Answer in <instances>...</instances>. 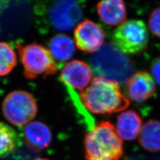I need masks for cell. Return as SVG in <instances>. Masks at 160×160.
Returning a JSON list of instances; mask_svg holds the SVG:
<instances>
[{
    "label": "cell",
    "instance_id": "cell-13",
    "mask_svg": "<svg viewBox=\"0 0 160 160\" xmlns=\"http://www.w3.org/2000/svg\"><path fill=\"white\" fill-rule=\"evenodd\" d=\"M142 128V118L133 110H128L118 116L117 132L121 139L128 141L136 139L140 134Z\"/></svg>",
    "mask_w": 160,
    "mask_h": 160
},
{
    "label": "cell",
    "instance_id": "cell-20",
    "mask_svg": "<svg viewBox=\"0 0 160 160\" xmlns=\"http://www.w3.org/2000/svg\"><path fill=\"white\" fill-rule=\"evenodd\" d=\"M34 160H49V159H45V158H38V159H36Z\"/></svg>",
    "mask_w": 160,
    "mask_h": 160
},
{
    "label": "cell",
    "instance_id": "cell-14",
    "mask_svg": "<svg viewBox=\"0 0 160 160\" xmlns=\"http://www.w3.org/2000/svg\"><path fill=\"white\" fill-rule=\"evenodd\" d=\"M48 46L55 60L60 62L71 59L76 51L74 42L64 33H59L53 36L49 40Z\"/></svg>",
    "mask_w": 160,
    "mask_h": 160
},
{
    "label": "cell",
    "instance_id": "cell-12",
    "mask_svg": "<svg viewBox=\"0 0 160 160\" xmlns=\"http://www.w3.org/2000/svg\"><path fill=\"white\" fill-rule=\"evenodd\" d=\"M96 10L100 19L109 26H119L126 20L127 9L123 0H100Z\"/></svg>",
    "mask_w": 160,
    "mask_h": 160
},
{
    "label": "cell",
    "instance_id": "cell-8",
    "mask_svg": "<svg viewBox=\"0 0 160 160\" xmlns=\"http://www.w3.org/2000/svg\"><path fill=\"white\" fill-rule=\"evenodd\" d=\"M74 43L81 51L93 53L102 48L106 33L98 23L92 20L85 19L79 22L74 29Z\"/></svg>",
    "mask_w": 160,
    "mask_h": 160
},
{
    "label": "cell",
    "instance_id": "cell-2",
    "mask_svg": "<svg viewBox=\"0 0 160 160\" xmlns=\"http://www.w3.org/2000/svg\"><path fill=\"white\" fill-rule=\"evenodd\" d=\"M86 160H120L123 156L122 139L108 121H102L86 133L84 138Z\"/></svg>",
    "mask_w": 160,
    "mask_h": 160
},
{
    "label": "cell",
    "instance_id": "cell-11",
    "mask_svg": "<svg viewBox=\"0 0 160 160\" xmlns=\"http://www.w3.org/2000/svg\"><path fill=\"white\" fill-rule=\"evenodd\" d=\"M23 138L29 149L38 152L49 146L52 141V133L46 123L34 121L25 126Z\"/></svg>",
    "mask_w": 160,
    "mask_h": 160
},
{
    "label": "cell",
    "instance_id": "cell-4",
    "mask_svg": "<svg viewBox=\"0 0 160 160\" xmlns=\"http://www.w3.org/2000/svg\"><path fill=\"white\" fill-rule=\"evenodd\" d=\"M17 48L26 79L45 78L56 73L58 69L57 62L46 47L32 42L24 46L18 44Z\"/></svg>",
    "mask_w": 160,
    "mask_h": 160
},
{
    "label": "cell",
    "instance_id": "cell-6",
    "mask_svg": "<svg viewBox=\"0 0 160 160\" xmlns=\"http://www.w3.org/2000/svg\"><path fill=\"white\" fill-rule=\"evenodd\" d=\"M2 112L9 123L16 126H24L36 116V100L26 91L16 90L5 98L2 103Z\"/></svg>",
    "mask_w": 160,
    "mask_h": 160
},
{
    "label": "cell",
    "instance_id": "cell-19",
    "mask_svg": "<svg viewBox=\"0 0 160 160\" xmlns=\"http://www.w3.org/2000/svg\"><path fill=\"white\" fill-rule=\"evenodd\" d=\"M151 72L153 78L160 86V58H156L152 63Z\"/></svg>",
    "mask_w": 160,
    "mask_h": 160
},
{
    "label": "cell",
    "instance_id": "cell-18",
    "mask_svg": "<svg viewBox=\"0 0 160 160\" xmlns=\"http://www.w3.org/2000/svg\"><path fill=\"white\" fill-rule=\"evenodd\" d=\"M148 23L150 32L160 38V7L155 9L150 14Z\"/></svg>",
    "mask_w": 160,
    "mask_h": 160
},
{
    "label": "cell",
    "instance_id": "cell-16",
    "mask_svg": "<svg viewBox=\"0 0 160 160\" xmlns=\"http://www.w3.org/2000/svg\"><path fill=\"white\" fill-rule=\"evenodd\" d=\"M18 137L9 125L0 122V158L7 157L18 147Z\"/></svg>",
    "mask_w": 160,
    "mask_h": 160
},
{
    "label": "cell",
    "instance_id": "cell-5",
    "mask_svg": "<svg viewBox=\"0 0 160 160\" xmlns=\"http://www.w3.org/2000/svg\"><path fill=\"white\" fill-rule=\"evenodd\" d=\"M113 44L125 54H138L148 47L149 32L142 20L130 19L119 26L113 33Z\"/></svg>",
    "mask_w": 160,
    "mask_h": 160
},
{
    "label": "cell",
    "instance_id": "cell-15",
    "mask_svg": "<svg viewBox=\"0 0 160 160\" xmlns=\"http://www.w3.org/2000/svg\"><path fill=\"white\" fill-rule=\"evenodd\" d=\"M139 142L147 151L160 152V122L150 120L145 123L139 134Z\"/></svg>",
    "mask_w": 160,
    "mask_h": 160
},
{
    "label": "cell",
    "instance_id": "cell-7",
    "mask_svg": "<svg viewBox=\"0 0 160 160\" xmlns=\"http://www.w3.org/2000/svg\"><path fill=\"white\" fill-rule=\"evenodd\" d=\"M82 7L78 0H53L48 9L52 26L59 31H69L83 18Z\"/></svg>",
    "mask_w": 160,
    "mask_h": 160
},
{
    "label": "cell",
    "instance_id": "cell-17",
    "mask_svg": "<svg viewBox=\"0 0 160 160\" xmlns=\"http://www.w3.org/2000/svg\"><path fill=\"white\" fill-rule=\"evenodd\" d=\"M17 65V56L13 48L0 42V76H8Z\"/></svg>",
    "mask_w": 160,
    "mask_h": 160
},
{
    "label": "cell",
    "instance_id": "cell-10",
    "mask_svg": "<svg viewBox=\"0 0 160 160\" xmlns=\"http://www.w3.org/2000/svg\"><path fill=\"white\" fill-rule=\"evenodd\" d=\"M127 83L128 98L137 103H142L152 98L156 92L154 79L146 71L135 73Z\"/></svg>",
    "mask_w": 160,
    "mask_h": 160
},
{
    "label": "cell",
    "instance_id": "cell-9",
    "mask_svg": "<svg viewBox=\"0 0 160 160\" xmlns=\"http://www.w3.org/2000/svg\"><path fill=\"white\" fill-rule=\"evenodd\" d=\"M92 69L88 63L73 59L66 63L60 73L59 80L68 91L82 92L92 82Z\"/></svg>",
    "mask_w": 160,
    "mask_h": 160
},
{
    "label": "cell",
    "instance_id": "cell-3",
    "mask_svg": "<svg viewBox=\"0 0 160 160\" xmlns=\"http://www.w3.org/2000/svg\"><path fill=\"white\" fill-rule=\"evenodd\" d=\"M92 69L97 77L126 83L134 74L133 63L113 43H107L94 54Z\"/></svg>",
    "mask_w": 160,
    "mask_h": 160
},
{
    "label": "cell",
    "instance_id": "cell-1",
    "mask_svg": "<svg viewBox=\"0 0 160 160\" xmlns=\"http://www.w3.org/2000/svg\"><path fill=\"white\" fill-rule=\"evenodd\" d=\"M81 99L86 108L93 113L112 114L123 111L129 105L119 83L103 78H95L81 92Z\"/></svg>",
    "mask_w": 160,
    "mask_h": 160
}]
</instances>
